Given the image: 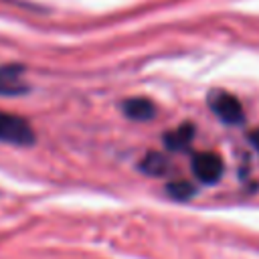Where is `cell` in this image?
Wrapping results in <instances>:
<instances>
[{"label": "cell", "instance_id": "obj_5", "mask_svg": "<svg viewBox=\"0 0 259 259\" xmlns=\"http://www.w3.org/2000/svg\"><path fill=\"white\" fill-rule=\"evenodd\" d=\"M121 109L125 113V117L134 119V121H148L156 115V107L150 99L146 97H132V99H125L121 103Z\"/></svg>", "mask_w": 259, "mask_h": 259}, {"label": "cell", "instance_id": "obj_8", "mask_svg": "<svg viewBox=\"0 0 259 259\" xmlns=\"http://www.w3.org/2000/svg\"><path fill=\"white\" fill-rule=\"evenodd\" d=\"M166 190H168V196H172L176 200H186L194 194V186L188 180H174L166 186Z\"/></svg>", "mask_w": 259, "mask_h": 259}, {"label": "cell", "instance_id": "obj_1", "mask_svg": "<svg viewBox=\"0 0 259 259\" xmlns=\"http://www.w3.org/2000/svg\"><path fill=\"white\" fill-rule=\"evenodd\" d=\"M206 103L210 111L229 125H239L245 121V109L241 101L225 89H210L206 95Z\"/></svg>", "mask_w": 259, "mask_h": 259}, {"label": "cell", "instance_id": "obj_9", "mask_svg": "<svg viewBox=\"0 0 259 259\" xmlns=\"http://www.w3.org/2000/svg\"><path fill=\"white\" fill-rule=\"evenodd\" d=\"M249 142L253 144V148L259 152V127L257 130H253V132H249Z\"/></svg>", "mask_w": 259, "mask_h": 259}, {"label": "cell", "instance_id": "obj_7", "mask_svg": "<svg viewBox=\"0 0 259 259\" xmlns=\"http://www.w3.org/2000/svg\"><path fill=\"white\" fill-rule=\"evenodd\" d=\"M140 168H142L146 174H150V176H160V174H164V172L168 170V162H166V158H164L162 154L150 152V154H146V156L142 158Z\"/></svg>", "mask_w": 259, "mask_h": 259}, {"label": "cell", "instance_id": "obj_2", "mask_svg": "<svg viewBox=\"0 0 259 259\" xmlns=\"http://www.w3.org/2000/svg\"><path fill=\"white\" fill-rule=\"evenodd\" d=\"M0 142L12 146H30L34 142V130L24 117L0 111Z\"/></svg>", "mask_w": 259, "mask_h": 259}, {"label": "cell", "instance_id": "obj_3", "mask_svg": "<svg viewBox=\"0 0 259 259\" xmlns=\"http://www.w3.org/2000/svg\"><path fill=\"white\" fill-rule=\"evenodd\" d=\"M225 170L223 158L214 152H198L192 156V174L204 182V184H214L221 180Z\"/></svg>", "mask_w": 259, "mask_h": 259}, {"label": "cell", "instance_id": "obj_6", "mask_svg": "<svg viewBox=\"0 0 259 259\" xmlns=\"http://www.w3.org/2000/svg\"><path fill=\"white\" fill-rule=\"evenodd\" d=\"M192 138H194V125L192 123H182V125H178L176 130H172L164 136V144L170 150H184L192 142Z\"/></svg>", "mask_w": 259, "mask_h": 259}, {"label": "cell", "instance_id": "obj_4", "mask_svg": "<svg viewBox=\"0 0 259 259\" xmlns=\"http://www.w3.org/2000/svg\"><path fill=\"white\" fill-rule=\"evenodd\" d=\"M24 69L20 65H2L0 67V95H20L28 91L22 81Z\"/></svg>", "mask_w": 259, "mask_h": 259}]
</instances>
